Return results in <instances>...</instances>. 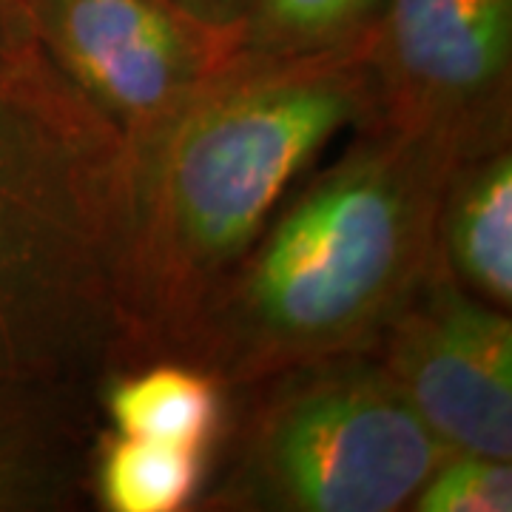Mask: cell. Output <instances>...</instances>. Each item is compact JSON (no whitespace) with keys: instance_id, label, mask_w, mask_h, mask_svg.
<instances>
[{"instance_id":"6da1fadb","label":"cell","mask_w":512,"mask_h":512,"mask_svg":"<svg viewBox=\"0 0 512 512\" xmlns=\"http://www.w3.org/2000/svg\"><path fill=\"white\" fill-rule=\"evenodd\" d=\"M376 117L367 40L319 55H242L128 148L120 248L126 367L171 359L197 313L302 174Z\"/></svg>"},{"instance_id":"52a82bcc","label":"cell","mask_w":512,"mask_h":512,"mask_svg":"<svg viewBox=\"0 0 512 512\" xmlns=\"http://www.w3.org/2000/svg\"><path fill=\"white\" fill-rule=\"evenodd\" d=\"M370 353L447 453L512 461V319L436 265Z\"/></svg>"},{"instance_id":"5bb4252c","label":"cell","mask_w":512,"mask_h":512,"mask_svg":"<svg viewBox=\"0 0 512 512\" xmlns=\"http://www.w3.org/2000/svg\"><path fill=\"white\" fill-rule=\"evenodd\" d=\"M180 3L211 26L242 29V18L251 0H180Z\"/></svg>"},{"instance_id":"8992f818","label":"cell","mask_w":512,"mask_h":512,"mask_svg":"<svg viewBox=\"0 0 512 512\" xmlns=\"http://www.w3.org/2000/svg\"><path fill=\"white\" fill-rule=\"evenodd\" d=\"M376 117L461 157L512 143V0H382Z\"/></svg>"},{"instance_id":"7a4b0ae2","label":"cell","mask_w":512,"mask_h":512,"mask_svg":"<svg viewBox=\"0 0 512 512\" xmlns=\"http://www.w3.org/2000/svg\"><path fill=\"white\" fill-rule=\"evenodd\" d=\"M458 154L379 117L313 171L208 296L171 359L239 390L276 370L370 350L433 265Z\"/></svg>"},{"instance_id":"3957f363","label":"cell","mask_w":512,"mask_h":512,"mask_svg":"<svg viewBox=\"0 0 512 512\" xmlns=\"http://www.w3.org/2000/svg\"><path fill=\"white\" fill-rule=\"evenodd\" d=\"M123 134L0 0V370L97 396L126 367Z\"/></svg>"},{"instance_id":"8fae6325","label":"cell","mask_w":512,"mask_h":512,"mask_svg":"<svg viewBox=\"0 0 512 512\" xmlns=\"http://www.w3.org/2000/svg\"><path fill=\"white\" fill-rule=\"evenodd\" d=\"M202 450L100 430L89 461V495L109 512L191 510L208 476Z\"/></svg>"},{"instance_id":"277c9868","label":"cell","mask_w":512,"mask_h":512,"mask_svg":"<svg viewBox=\"0 0 512 512\" xmlns=\"http://www.w3.org/2000/svg\"><path fill=\"white\" fill-rule=\"evenodd\" d=\"M444 453L370 350L325 356L228 390L191 510L399 512Z\"/></svg>"},{"instance_id":"30bf717a","label":"cell","mask_w":512,"mask_h":512,"mask_svg":"<svg viewBox=\"0 0 512 512\" xmlns=\"http://www.w3.org/2000/svg\"><path fill=\"white\" fill-rule=\"evenodd\" d=\"M97 410L114 433L211 456L225 427L228 390L202 367L154 359L109 373L97 387Z\"/></svg>"},{"instance_id":"ba28073f","label":"cell","mask_w":512,"mask_h":512,"mask_svg":"<svg viewBox=\"0 0 512 512\" xmlns=\"http://www.w3.org/2000/svg\"><path fill=\"white\" fill-rule=\"evenodd\" d=\"M97 396L0 370V512L74 510L89 493Z\"/></svg>"},{"instance_id":"5b68a950","label":"cell","mask_w":512,"mask_h":512,"mask_svg":"<svg viewBox=\"0 0 512 512\" xmlns=\"http://www.w3.org/2000/svg\"><path fill=\"white\" fill-rule=\"evenodd\" d=\"M37 46L140 146L242 55V29L180 0H15Z\"/></svg>"},{"instance_id":"7c38bea8","label":"cell","mask_w":512,"mask_h":512,"mask_svg":"<svg viewBox=\"0 0 512 512\" xmlns=\"http://www.w3.org/2000/svg\"><path fill=\"white\" fill-rule=\"evenodd\" d=\"M382 0H251L242 46L256 55L293 57L362 46Z\"/></svg>"},{"instance_id":"4fadbf2b","label":"cell","mask_w":512,"mask_h":512,"mask_svg":"<svg viewBox=\"0 0 512 512\" xmlns=\"http://www.w3.org/2000/svg\"><path fill=\"white\" fill-rule=\"evenodd\" d=\"M413 512H510L512 461L444 453L413 495Z\"/></svg>"},{"instance_id":"9c48e42d","label":"cell","mask_w":512,"mask_h":512,"mask_svg":"<svg viewBox=\"0 0 512 512\" xmlns=\"http://www.w3.org/2000/svg\"><path fill=\"white\" fill-rule=\"evenodd\" d=\"M433 259L461 288L512 308V143L461 157L441 188Z\"/></svg>"}]
</instances>
